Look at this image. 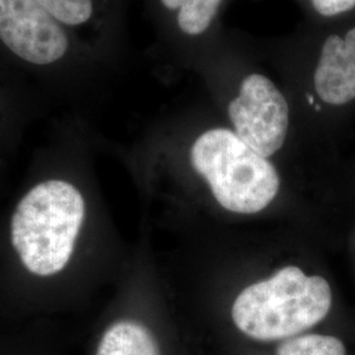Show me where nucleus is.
I'll use <instances>...</instances> for the list:
<instances>
[{"label": "nucleus", "mask_w": 355, "mask_h": 355, "mask_svg": "<svg viewBox=\"0 0 355 355\" xmlns=\"http://www.w3.org/2000/svg\"><path fill=\"white\" fill-rule=\"evenodd\" d=\"M86 204L80 192L64 180H46L19 202L11 220V241L26 270L51 277L69 263Z\"/></svg>", "instance_id": "nucleus-1"}, {"label": "nucleus", "mask_w": 355, "mask_h": 355, "mask_svg": "<svg viewBox=\"0 0 355 355\" xmlns=\"http://www.w3.org/2000/svg\"><path fill=\"white\" fill-rule=\"evenodd\" d=\"M331 290L322 277H308L296 266L283 267L270 279L249 286L237 296L236 327L258 341L291 338L329 313Z\"/></svg>", "instance_id": "nucleus-2"}, {"label": "nucleus", "mask_w": 355, "mask_h": 355, "mask_svg": "<svg viewBox=\"0 0 355 355\" xmlns=\"http://www.w3.org/2000/svg\"><path fill=\"white\" fill-rule=\"evenodd\" d=\"M191 162L216 200L230 212L257 214L278 195L280 180L275 166L233 130H205L191 148Z\"/></svg>", "instance_id": "nucleus-3"}, {"label": "nucleus", "mask_w": 355, "mask_h": 355, "mask_svg": "<svg viewBox=\"0 0 355 355\" xmlns=\"http://www.w3.org/2000/svg\"><path fill=\"white\" fill-rule=\"evenodd\" d=\"M234 133L254 152L268 158L284 145L290 108L278 86L261 73L242 79L237 96L228 105Z\"/></svg>", "instance_id": "nucleus-4"}, {"label": "nucleus", "mask_w": 355, "mask_h": 355, "mask_svg": "<svg viewBox=\"0 0 355 355\" xmlns=\"http://www.w3.org/2000/svg\"><path fill=\"white\" fill-rule=\"evenodd\" d=\"M0 40L35 64H54L69 49L62 26L36 0H0Z\"/></svg>", "instance_id": "nucleus-5"}, {"label": "nucleus", "mask_w": 355, "mask_h": 355, "mask_svg": "<svg viewBox=\"0 0 355 355\" xmlns=\"http://www.w3.org/2000/svg\"><path fill=\"white\" fill-rule=\"evenodd\" d=\"M313 89L329 105L355 101V26L325 38L313 71Z\"/></svg>", "instance_id": "nucleus-6"}, {"label": "nucleus", "mask_w": 355, "mask_h": 355, "mask_svg": "<svg viewBox=\"0 0 355 355\" xmlns=\"http://www.w3.org/2000/svg\"><path fill=\"white\" fill-rule=\"evenodd\" d=\"M96 355H159V349L144 325L119 321L103 334Z\"/></svg>", "instance_id": "nucleus-7"}, {"label": "nucleus", "mask_w": 355, "mask_h": 355, "mask_svg": "<svg viewBox=\"0 0 355 355\" xmlns=\"http://www.w3.org/2000/svg\"><path fill=\"white\" fill-rule=\"evenodd\" d=\"M224 0H161L168 11L177 13L178 28L187 36H200L212 23Z\"/></svg>", "instance_id": "nucleus-8"}, {"label": "nucleus", "mask_w": 355, "mask_h": 355, "mask_svg": "<svg viewBox=\"0 0 355 355\" xmlns=\"http://www.w3.org/2000/svg\"><path fill=\"white\" fill-rule=\"evenodd\" d=\"M277 355H346V349L341 340L336 337L306 334L283 341Z\"/></svg>", "instance_id": "nucleus-9"}, {"label": "nucleus", "mask_w": 355, "mask_h": 355, "mask_svg": "<svg viewBox=\"0 0 355 355\" xmlns=\"http://www.w3.org/2000/svg\"><path fill=\"white\" fill-rule=\"evenodd\" d=\"M51 16L66 26H80L89 21L94 11L92 0H36Z\"/></svg>", "instance_id": "nucleus-10"}, {"label": "nucleus", "mask_w": 355, "mask_h": 355, "mask_svg": "<svg viewBox=\"0 0 355 355\" xmlns=\"http://www.w3.org/2000/svg\"><path fill=\"white\" fill-rule=\"evenodd\" d=\"M321 17H337L355 10V0H309Z\"/></svg>", "instance_id": "nucleus-11"}]
</instances>
